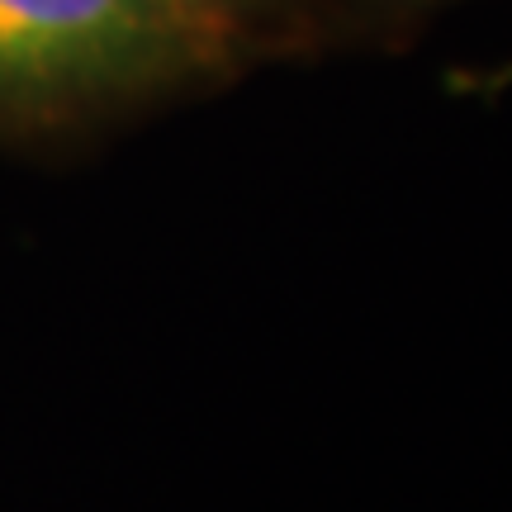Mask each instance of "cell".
Listing matches in <instances>:
<instances>
[{
  "label": "cell",
  "instance_id": "3",
  "mask_svg": "<svg viewBox=\"0 0 512 512\" xmlns=\"http://www.w3.org/2000/svg\"><path fill=\"white\" fill-rule=\"evenodd\" d=\"M394 5H408V10H422V5H441V0H394Z\"/></svg>",
  "mask_w": 512,
  "mask_h": 512
},
{
  "label": "cell",
  "instance_id": "1",
  "mask_svg": "<svg viewBox=\"0 0 512 512\" xmlns=\"http://www.w3.org/2000/svg\"><path fill=\"white\" fill-rule=\"evenodd\" d=\"M195 0H0V133L86 124L242 53Z\"/></svg>",
  "mask_w": 512,
  "mask_h": 512
},
{
  "label": "cell",
  "instance_id": "2",
  "mask_svg": "<svg viewBox=\"0 0 512 512\" xmlns=\"http://www.w3.org/2000/svg\"><path fill=\"white\" fill-rule=\"evenodd\" d=\"M204 15H214V19H223L228 29L238 38H247V29H252L256 19H266L280 5V0H195Z\"/></svg>",
  "mask_w": 512,
  "mask_h": 512
}]
</instances>
